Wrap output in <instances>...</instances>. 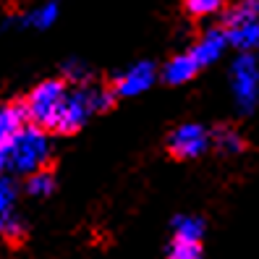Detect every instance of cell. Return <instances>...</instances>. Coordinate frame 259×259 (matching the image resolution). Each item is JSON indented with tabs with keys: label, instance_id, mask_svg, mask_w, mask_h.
<instances>
[{
	"label": "cell",
	"instance_id": "obj_4",
	"mask_svg": "<svg viewBox=\"0 0 259 259\" xmlns=\"http://www.w3.org/2000/svg\"><path fill=\"white\" fill-rule=\"evenodd\" d=\"M228 42L241 53H251L259 42V0H238L223 16Z\"/></svg>",
	"mask_w": 259,
	"mask_h": 259
},
{
	"label": "cell",
	"instance_id": "obj_8",
	"mask_svg": "<svg viewBox=\"0 0 259 259\" xmlns=\"http://www.w3.org/2000/svg\"><path fill=\"white\" fill-rule=\"evenodd\" d=\"M26 115L21 105H13V102H0V167H6V157H8V149L13 144V136L21 131Z\"/></svg>",
	"mask_w": 259,
	"mask_h": 259
},
{
	"label": "cell",
	"instance_id": "obj_14",
	"mask_svg": "<svg viewBox=\"0 0 259 259\" xmlns=\"http://www.w3.org/2000/svg\"><path fill=\"white\" fill-rule=\"evenodd\" d=\"M212 142H215V147L223 152V155H238V152H243V136L236 131V128H218L215 134H212Z\"/></svg>",
	"mask_w": 259,
	"mask_h": 259
},
{
	"label": "cell",
	"instance_id": "obj_16",
	"mask_svg": "<svg viewBox=\"0 0 259 259\" xmlns=\"http://www.w3.org/2000/svg\"><path fill=\"white\" fill-rule=\"evenodd\" d=\"M167 259H204L202 243H191V241H173V246L167 249Z\"/></svg>",
	"mask_w": 259,
	"mask_h": 259
},
{
	"label": "cell",
	"instance_id": "obj_10",
	"mask_svg": "<svg viewBox=\"0 0 259 259\" xmlns=\"http://www.w3.org/2000/svg\"><path fill=\"white\" fill-rule=\"evenodd\" d=\"M199 73V63L194 60V55L191 53H181V55H176V58H170L165 63V68H162V79L167 81V84H186V81H191L194 76Z\"/></svg>",
	"mask_w": 259,
	"mask_h": 259
},
{
	"label": "cell",
	"instance_id": "obj_9",
	"mask_svg": "<svg viewBox=\"0 0 259 259\" xmlns=\"http://www.w3.org/2000/svg\"><path fill=\"white\" fill-rule=\"evenodd\" d=\"M228 48V37H225V29L223 26H209L207 32L196 39V45L189 50L194 55V60L202 66H209V63H215V60L225 53Z\"/></svg>",
	"mask_w": 259,
	"mask_h": 259
},
{
	"label": "cell",
	"instance_id": "obj_5",
	"mask_svg": "<svg viewBox=\"0 0 259 259\" xmlns=\"http://www.w3.org/2000/svg\"><path fill=\"white\" fill-rule=\"evenodd\" d=\"M231 87H233V100L238 105V110L251 115L259 100V66L251 53H241L233 60Z\"/></svg>",
	"mask_w": 259,
	"mask_h": 259
},
{
	"label": "cell",
	"instance_id": "obj_6",
	"mask_svg": "<svg viewBox=\"0 0 259 259\" xmlns=\"http://www.w3.org/2000/svg\"><path fill=\"white\" fill-rule=\"evenodd\" d=\"M207 147H209V134L199 123H181L178 128H173L170 139H167V149H170L178 160L199 157L207 152Z\"/></svg>",
	"mask_w": 259,
	"mask_h": 259
},
{
	"label": "cell",
	"instance_id": "obj_13",
	"mask_svg": "<svg viewBox=\"0 0 259 259\" xmlns=\"http://www.w3.org/2000/svg\"><path fill=\"white\" fill-rule=\"evenodd\" d=\"M58 19V3L55 0H50V3H45L34 11H29L24 19H19L21 26H32V29H48L53 26V21Z\"/></svg>",
	"mask_w": 259,
	"mask_h": 259
},
{
	"label": "cell",
	"instance_id": "obj_11",
	"mask_svg": "<svg viewBox=\"0 0 259 259\" xmlns=\"http://www.w3.org/2000/svg\"><path fill=\"white\" fill-rule=\"evenodd\" d=\"M173 233H176V241L199 243L202 236H204V220L196 218V215H178L173 220Z\"/></svg>",
	"mask_w": 259,
	"mask_h": 259
},
{
	"label": "cell",
	"instance_id": "obj_1",
	"mask_svg": "<svg viewBox=\"0 0 259 259\" xmlns=\"http://www.w3.org/2000/svg\"><path fill=\"white\" fill-rule=\"evenodd\" d=\"M113 100H115L113 89L95 87V84H79V87L68 89L63 110H60V115H58L55 131H60V134L79 131L89 120V115H95L100 110H110Z\"/></svg>",
	"mask_w": 259,
	"mask_h": 259
},
{
	"label": "cell",
	"instance_id": "obj_17",
	"mask_svg": "<svg viewBox=\"0 0 259 259\" xmlns=\"http://www.w3.org/2000/svg\"><path fill=\"white\" fill-rule=\"evenodd\" d=\"M225 0H184V8L191 16H212V13L223 11Z\"/></svg>",
	"mask_w": 259,
	"mask_h": 259
},
{
	"label": "cell",
	"instance_id": "obj_19",
	"mask_svg": "<svg viewBox=\"0 0 259 259\" xmlns=\"http://www.w3.org/2000/svg\"><path fill=\"white\" fill-rule=\"evenodd\" d=\"M0 233H3L6 241H11V243H21L24 236H26V223H24V218L13 215V218L3 225V231H0Z\"/></svg>",
	"mask_w": 259,
	"mask_h": 259
},
{
	"label": "cell",
	"instance_id": "obj_7",
	"mask_svg": "<svg viewBox=\"0 0 259 259\" xmlns=\"http://www.w3.org/2000/svg\"><path fill=\"white\" fill-rule=\"evenodd\" d=\"M155 79H157L155 63H149V60H139V63L128 66L126 71L115 73V79H113L115 89H113V92L120 95V97H136V95L147 92V89L155 84Z\"/></svg>",
	"mask_w": 259,
	"mask_h": 259
},
{
	"label": "cell",
	"instance_id": "obj_18",
	"mask_svg": "<svg viewBox=\"0 0 259 259\" xmlns=\"http://www.w3.org/2000/svg\"><path fill=\"white\" fill-rule=\"evenodd\" d=\"M63 73H66V79L73 81L76 87H79V84H89V76H92L84 60H76V58H71V60L63 63Z\"/></svg>",
	"mask_w": 259,
	"mask_h": 259
},
{
	"label": "cell",
	"instance_id": "obj_12",
	"mask_svg": "<svg viewBox=\"0 0 259 259\" xmlns=\"http://www.w3.org/2000/svg\"><path fill=\"white\" fill-rule=\"evenodd\" d=\"M16 196H19V189L13 184V178L0 173V231H3V225L16 215Z\"/></svg>",
	"mask_w": 259,
	"mask_h": 259
},
{
	"label": "cell",
	"instance_id": "obj_15",
	"mask_svg": "<svg viewBox=\"0 0 259 259\" xmlns=\"http://www.w3.org/2000/svg\"><path fill=\"white\" fill-rule=\"evenodd\" d=\"M26 191L37 196V199H45V196H50L55 191V178L48 170H37L26 178Z\"/></svg>",
	"mask_w": 259,
	"mask_h": 259
},
{
	"label": "cell",
	"instance_id": "obj_3",
	"mask_svg": "<svg viewBox=\"0 0 259 259\" xmlns=\"http://www.w3.org/2000/svg\"><path fill=\"white\" fill-rule=\"evenodd\" d=\"M68 95V87L60 81V79H48L37 84L32 92H29L26 102L21 105L24 115L32 120V126L39 128H55L58 123V115L63 110V102Z\"/></svg>",
	"mask_w": 259,
	"mask_h": 259
},
{
	"label": "cell",
	"instance_id": "obj_2",
	"mask_svg": "<svg viewBox=\"0 0 259 259\" xmlns=\"http://www.w3.org/2000/svg\"><path fill=\"white\" fill-rule=\"evenodd\" d=\"M50 155H53V144H50V136L45 134V128L21 126V131L13 136V144L8 149L6 167L13 173L32 176L37 170H45Z\"/></svg>",
	"mask_w": 259,
	"mask_h": 259
}]
</instances>
